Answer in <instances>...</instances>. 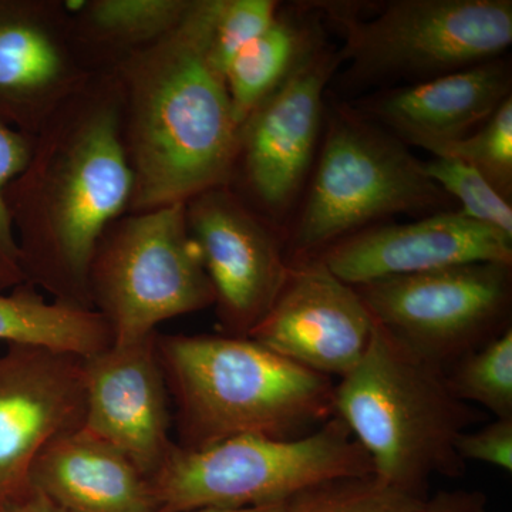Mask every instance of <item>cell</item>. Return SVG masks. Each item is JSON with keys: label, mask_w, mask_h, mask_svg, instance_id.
I'll return each mask as SVG.
<instances>
[{"label": "cell", "mask_w": 512, "mask_h": 512, "mask_svg": "<svg viewBox=\"0 0 512 512\" xmlns=\"http://www.w3.org/2000/svg\"><path fill=\"white\" fill-rule=\"evenodd\" d=\"M133 188L119 77L90 73L39 128L28 165L5 190L25 282L52 301L93 309L94 252L130 208Z\"/></svg>", "instance_id": "6da1fadb"}, {"label": "cell", "mask_w": 512, "mask_h": 512, "mask_svg": "<svg viewBox=\"0 0 512 512\" xmlns=\"http://www.w3.org/2000/svg\"><path fill=\"white\" fill-rule=\"evenodd\" d=\"M220 0H194L174 29L117 64L123 136L133 171L128 211L185 204L229 185L239 127L211 57Z\"/></svg>", "instance_id": "7a4b0ae2"}, {"label": "cell", "mask_w": 512, "mask_h": 512, "mask_svg": "<svg viewBox=\"0 0 512 512\" xmlns=\"http://www.w3.org/2000/svg\"><path fill=\"white\" fill-rule=\"evenodd\" d=\"M157 346L185 450L241 436L299 439L336 414L332 377L254 339L158 333Z\"/></svg>", "instance_id": "3957f363"}, {"label": "cell", "mask_w": 512, "mask_h": 512, "mask_svg": "<svg viewBox=\"0 0 512 512\" xmlns=\"http://www.w3.org/2000/svg\"><path fill=\"white\" fill-rule=\"evenodd\" d=\"M335 409L369 454L375 476L423 498L431 478L463 476L456 441L483 420L451 392L446 369L414 355L376 322L365 356L336 383Z\"/></svg>", "instance_id": "277c9868"}, {"label": "cell", "mask_w": 512, "mask_h": 512, "mask_svg": "<svg viewBox=\"0 0 512 512\" xmlns=\"http://www.w3.org/2000/svg\"><path fill=\"white\" fill-rule=\"evenodd\" d=\"M305 191L285 229L288 264L318 258L394 215L456 210L409 146L332 92L326 94L322 138Z\"/></svg>", "instance_id": "5b68a950"}, {"label": "cell", "mask_w": 512, "mask_h": 512, "mask_svg": "<svg viewBox=\"0 0 512 512\" xmlns=\"http://www.w3.org/2000/svg\"><path fill=\"white\" fill-rule=\"evenodd\" d=\"M311 3L342 36L346 92L426 82L505 56L512 43L511 0H390L372 16L360 3Z\"/></svg>", "instance_id": "8992f818"}, {"label": "cell", "mask_w": 512, "mask_h": 512, "mask_svg": "<svg viewBox=\"0 0 512 512\" xmlns=\"http://www.w3.org/2000/svg\"><path fill=\"white\" fill-rule=\"evenodd\" d=\"M375 476L338 414L299 439L241 436L200 450H174L151 478L157 512L266 507L336 478Z\"/></svg>", "instance_id": "52a82bcc"}, {"label": "cell", "mask_w": 512, "mask_h": 512, "mask_svg": "<svg viewBox=\"0 0 512 512\" xmlns=\"http://www.w3.org/2000/svg\"><path fill=\"white\" fill-rule=\"evenodd\" d=\"M89 292L114 345L148 338L165 320L215 305L185 204L131 212L111 222L94 252Z\"/></svg>", "instance_id": "ba28073f"}, {"label": "cell", "mask_w": 512, "mask_h": 512, "mask_svg": "<svg viewBox=\"0 0 512 512\" xmlns=\"http://www.w3.org/2000/svg\"><path fill=\"white\" fill-rule=\"evenodd\" d=\"M353 286L380 328L446 370L512 328L507 262L448 266Z\"/></svg>", "instance_id": "9c48e42d"}, {"label": "cell", "mask_w": 512, "mask_h": 512, "mask_svg": "<svg viewBox=\"0 0 512 512\" xmlns=\"http://www.w3.org/2000/svg\"><path fill=\"white\" fill-rule=\"evenodd\" d=\"M328 42L248 117L239 130L234 173L248 202L285 235L318 156L329 84L342 67ZM231 178V180H232Z\"/></svg>", "instance_id": "30bf717a"}, {"label": "cell", "mask_w": 512, "mask_h": 512, "mask_svg": "<svg viewBox=\"0 0 512 512\" xmlns=\"http://www.w3.org/2000/svg\"><path fill=\"white\" fill-rule=\"evenodd\" d=\"M185 217L214 288L222 335L248 338L288 274L284 232L231 185L192 197Z\"/></svg>", "instance_id": "8fae6325"}, {"label": "cell", "mask_w": 512, "mask_h": 512, "mask_svg": "<svg viewBox=\"0 0 512 512\" xmlns=\"http://www.w3.org/2000/svg\"><path fill=\"white\" fill-rule=\"evenodd\" d=\"M373 326L355 286L312 258L289 264L275 302L248 338L296 365L342 379L365 356Z\"/></svg>", "instance_id": "7c38bea8"}, {"label": "cell", "mask_w": 512, "mask_h": 512, "mask_svg": "<svg viewBox=\"0 0 512 512\" xmlns=\"http://www.w3.org/2000/svg\"><path fill=\"white\" fill-rule=\"evenodd\" d=\"M83 357L8 343L0 353V503L25 490L39 454L82 426Z\"/></svg>", "instance_id": "4fadbf2b"}, {"label": "cell", "mask_w": 512, "mask_h": 512, "mask_svg": "<svg viewBox=\"0 0 512 512\" xmlns=\"http://www.w3.org/2000/svg\"><path fill=\"white\" fill-rule=\"evenodd\" d=\"M157 338L158 332L137 342L113 343L83 357L82 426L117 448L150 481L175 447Z\"/></svg>", "instance_id": "5bb4252c"}, {"label": "cell", "mask_w": 512, "mask_h": 512, "mask_svg": "<svg viewBox=\"0 0 512 512\" xmlns=\"http://www.w3.org/2000/svg\"><path fill=\"white\" fill-rule=\"evenodd\" d=\"M349 285L421 274L476 262L512 264V238L460 210L423 215L407 224L373 225L318 256Z\"/></svg>", "instance_id": "9a60e30c"}, {"label": "cell", "mask_w": 512, "mask_h": 512, "mask_svg": "<svg viewBox=\"0 0 512 512\" xmlns=\"http://www.w3.org/2000/svg\"><path fill=\"white\" fill-rule=\"evenodd\" d=\"M510 97L511 62L501 56L426 82L376 90L352 104L406 146L436 154L478 130Z\"/></svg>", "instance_id": "2e32d148"}, {"label": "cell", "mask_w": 512, "mask_h": 512, "mask_svg": "<svg viewBox=\"0 0 512 512\" xmlns=\"http://www.w3.org/2000/svg\"><path fill=\"white\" fill-rule=\"evenodd\" d=\"M46 6L0 0V120L35 137L89 76Z\"/></svg>", "instance_id": "e0dca14e"}, {"label": "cell", "mask_w": 512, "mask_h": 512, "mask_svg": "<svg viewBox=\"0 0 512 512\" xmlns=\"http://www.w3.org/2000/svg\"><path fill=\"white\" fill-rule=\"evenodd\" d=\"M28 485L64 512H157L151 481L83 426L47 444Z\"/></svg>", "instance_id": "ac0fdd59"}, {"label": "cell", "mask_w": 512, "mask_h": 512, "mask_svg": "<svg viewBox=\"0 0 512 512\" xmlns=\"http://www.w3.org/2000/svg\"><path fill=\"white\" fill-rule=\"evenodd\" d=\"M325 20L311 2L281 6L268 30L245 47L225 72L239 130L306 60L325 45Z\"/></svg>", "instance_id": "d6986e66"}, {"label": "cell", "mask_w": 512, "mask_h": 512, "mask_svg": "<svg viewBox=\"0 0 512 512\" xmlns=\"http://www.w3.org/2000/svg\"><path fill=\"white\" fill-rule=\"evenodd\" d=\"M0 342L87 357L110 348L113 335L99 312L47 299L25 282L0 293Z\"/></svg>", "instance_id": "ffe728a7"}, {"label": "cell", "mask_w": 512, "mask_h": 512, "mask_svg": "<svg viewBox=\"0 0 512 512\" xmlns=\"http://www.w3.org/2000/svg\"><path fill=\"white\" fill-rule=\"evenodd\" d=\"M192 2L194 0H92L84 2L80 13L90 35L130 53L156 42L174 29Z\"/></svg>", "instance_id": "44dd1931"}, {"label": "cell", "mask_w": 512, "mask_h": 512, "mask_svg": "<svg viewBox=\"0 0 512 512\" xmlns=\"http://www.w3.org/2000/svg\"><path fill=\"white\" fill-rule=\"evenodd\" d=\"M461 402L483 407L495 419H512V328L446 370Z\"/></svg>", "instance_id": "7402d4cb"}, {"label": "cell", "mask_w": 512, "mask_h": 512, "mask_svg": "<svg viewBox=\"0 0 512 512\" xmlns=\"http://www.w3.org/2000/svg\"><path fill=\"white\" fill-rule=\"evenodd\" d=\"M426 500L376 476L346 477L302 491L286 501L284 512H416Z\"/></svg>", "instance_id": "603a6c76"}, {"label": "cell", "mask_w": 512, "mask_h": 512, "mask_svg": "<svg viewBox=\"0 0 512 512\" xmlns=\"http://www.w3.org/2000/svg\"><path fill=\"white\" fill-rule=\"evenodd\" d=\"M433 157L463 161L478 171L494 190L512 201V97L483 126L440 148Z\"/></svg>", "instance_id": "cb8c5ba5"}, {"label": "cell", "mask_w": 512, "mask_h": 512, "mask_svg": "<svg viewBox=\"0 0 512 512\" xmlns=\"http://www.w3.org/2000/svg\"><path fill=\"white\" fill-rule=\"evenodd\" d=\"M423 171L460 211L478 222L500 229L512 238V205L473 167L450 157L423 160Z\"/></svg>", "instance_id": "d4e9b609"}, {"label": "cell", "mask_w": 512, "mask_h": 512, "mask_svg": "<svg viewBox=\"0 0 512 512\" xmlns=\"http://www.w3.org/2000/svg\"><path fill=\"white\" fill-rule=\"evenodd\" d=\"M276 0H220L211 36V57L225 76L229 64L274 23Z\"/></svg>", "instance_id": "484cf974"}, {"label": "cell", "mask_w": 512, "mask_h": 512, "mask_svg": "<svg viewBox=\"0 0 512 512\" xmlns=\"http://www.w3.org/2000/svg\"><path fill=\"white\" fill-rule=\"evenodd\" d=\"M33 137L0 120V262L23 282L19 249L5 204L6 187L29 163Z\"/></svg>", "instance_id": "4316f807"}, {"label": "cell", "mask_w": 512, "mask_h": 512, "mask_svg": "<svg viewBox=\"0 0 512 512\" xmlns=\"http://www.w3.org/2000/svg\"><path fill=\"white\" fill-rule=\"evenodd\" d=\"M464 463L480 461L501 470L512 471V419H494L478 430H467L456 441Z\"/></svg>", "instance_id": "83f0119b"}, {"label": "cell", "mask_w": 512, "mask_h": 512, "mask_svg": "<svg viewBox=\"0 0 512 512\" xmlns=\"http://www.w3.org/2000/svg\"><path fill=\"white\" fill-rule=\"evenodd\" d=\"M416 512H490L487 497L480 491H440L427 497Z\"/></svg>", "instance_id": "f1b7e54d"}, {"label": "cell", "mask_w": 512, "mask_h": 512, "mask_svg": "<svg viewBox=\"0 0 512 512\" xmlns=\"http://www.w3.org/2000/svg\"><path fill=\"white\" fill-rule=\"evenodd\" d=\"M0 512H64L46 500L30 485L9 500L0 503Z\"/></svg>", "instance_id": "f546056e"}, {"label": "cell", "mask_w": 512, "mask_h": 512, "mask_svg": "<svg viewBox=\"0 0 512 512\" xmlns=\"http://www.w3.org/2000/svg\"><path fill=\"white\" fill-rule=\"evenodd\" d=\"M285 503L266 505V507L238 508V510H225V508H201V510H191L184 512H284Z\"/></svg>", "instance_id": "4dcf8cb0"}, {"label": "cell", "mask_w": 512, "mask_h": 512, "mask_svg": "<svg viewBox=\"0 0 512 512\" xmlns=\"http://www.w3.org/2000/svg\"><path fill=\"white\" fill-rule=\"evenodd\" d=\"M20 284H25L19 276L12 274L5 265L0 262V292L16 288Z\"/></svg>", "instance_id": "1f68e13d"}]
</instances>
